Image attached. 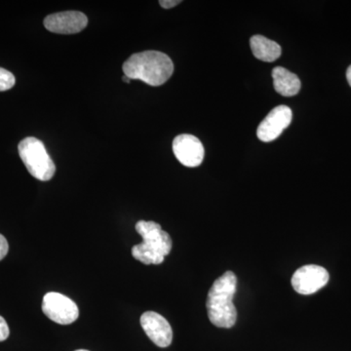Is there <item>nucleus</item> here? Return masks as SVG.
Listing matches in <instances>:
<instances>
[{"label": "nucleus", "mask_w": 351, "mask_h": 351, "mask_svg": "<svg viewBox=\"0 0 351 351\" xmlns=\"http://www.w3.org/2000/svg\"><path fill=\"white\" fill-rule=\"evenodd\" d=\"M9 251V245L7 239L3 235L0 234V261L3 260L6 257Z\"/></svg>", "instance_id": "2eb2a0df"}, {"label": "nucleus", "mask_w": 351, "mask_h": 351, "mask_svg": "<svg viewBox=\"0 0 351 351\" xmlns=\"http://www.w3.org/2000/svg\"><path fill=\"white\" fill-rule=\"evenodd\" d=\"M86 15L78 11H66L52 14L44 20V27L51 32L60 34H78L87 27Z\"/></svg>", "instance_id": "1a4fd4ad"}, {"label": "nucleus", "mask_w": 351, "mask_h": 351, "mask_svg": "<svg viewBox=\"0 0 351 351\" xmlns=\"http://www.w3.org/2000/svg\"><path fill=\"white\" fill-rule=\"evenodd\" d=\"M136 230L143 237V242L132 248V256L144 265L162 263L172 250L170 235L156 221H138Z\"/></svg>", "instance_id": "7ed1b4c3"}, {"label": "nucleus", "mask_w": 351, "mask_h": 351, "mask_svg": "<svg viewBox=\"0 0 351 351\" xmlns=\"http://www.w3.org/2000/svg\"><path fill=\"white\" fill-rule=\"evenodd\" d=\"M15 76L5 69L0 68V92L7 91L15 85Z\"/></svg>", "instance_id": "ddd939ff"}, {"label": "nucleus", "mask_w": 351, "mask_h": 351, "mask_svg": "<svg viewBox=\"0 0 351 351\" xmlns=\"http://www.w3.org/2000/svg\"><path fill=\"white\" fill-rule=\"evenodd\" d=\"M292 110L287 106H278L267 114L257 129V136L265 143L276 140L292 121Z\"/></svg>", "instance_id": "0eeeda50"}, {"label": "nucleus", "mask_w": 351, "mask_h": 351, "mask_svg": "<svg viewBox=\"0 0 351 351\" xmlns=\"http://www.w3.org/2000/svg\"><path fill=\"white\" fill-rule=\"evenodd\" d=\"M10 330H9L8 324L2 316H0V341H5L8 339Z\"/></svg>", "instance_id": "4468645a"}, {"label": "nucleus", "mask_w": 351, "mask_h": 351, "mask_svg": "<svg viewBox=\"0 0 351 351\" xmlns=\"http://www.w3.org/2000/svg\"><path fill=\"white\" fill-rule=\"evenodd\" d=\"M43 311L50 320L61 325L71 324L80 316L77 304L66 295L57 292H49L44 295Z\"/></svg>", "instance_id": "39448f33"}, {"label": "nucleus", "mask_w": 351, "mask_h": 351, "mask_svg": "<svg viewBox=\"0 0 351 351\" xmlns=\"http://www.w3.org/2000/svg\"><path fill=\"white\" fill-rule=\"evenodd\" d=\"M272 78L276 92L284 97H293L301 90V80L297 75L282 66H276L272 71Z\"/></svg>", "instance_id": "9b49d317"}, {"label": "nucleus", "mask_w": 351, "mask_h": 351, "mask_svg": "<svg viewBox=\"0 0 351 351\" xmlns=\"http://www.w3.org/2000/svg\"><path fill=\"white\" fill-rule=\"evenodd\" d=\"M75 351H89V350H75Z\"/></svg>", "instance_id": "6ab92c4d"}, {"label": "nucleus", "mask_w": 351, "mask_h": 351, "mask_svg": "<svg viewBox=\"0 0 351 351\" xmlns=\"http://www.w3.org/2000/svg\"><path fill=\"white\" fill-rule=\"evenodd\" d=\"M18 149L23 163L32 177L43 182L52 179L56 172V166L40 140L34 137L25 138L20 142Z\"/></svg>", "instance_id": "20e7f679"}, {"label": "nucleus", "mask_w": 351, "mask_h": 351, "mask_svg": "<svg viewBox=\"0 0 351 351\" xmlns=\"http://www.w3.org/2000/svg\"><path fill=\"white\" fill-rule=\"evenodd\" d=\"M237 278L232 271H226L213 283L208 293L206 307L212 324L219 328H232L237 319L233 298L237 293Z\"/></svg>", "instance_id": "f257e3e1"}, {"label": "nucleus", "mask_w": 351, "mask_h": 351, "mask_svg": "<svg viewBox=\"0 0 351 351\" xmlns=\"http://www.w3.org/2000/svg\"><path fill=\"white\" fill-rule=\"evenodd\" d=\"M173 152L176 158L186 167H197L204 159L202 143L199 138L189 134H182L175 138Z\"/></svg>", "instance_id": "6e6552de"}, {"label": "nucleus", "mask_w": 351, "mask_h": 351, "mask_svg": "<svg viewBox=\"0 0 351 351\" xmlns=\"http://www.w3.org/2000/svg\"><path fill=\"white\" fill-rule=\"evenodd\" d=\"M250 45L254 56L261 61L270 63L276 61L282 54V50L278 43L260 34L252 36Z\"/></svg>", "instance_id": "f8f14e48"}, {"label": "nucleus", "mask_w": 351, "mask_h": 351, "mask_svg": "<svg viewBox=\"0 0 351 351\" xmlns=\"http://www.w3.org/2000/svg\"><path fill=\"white\" fill-rule=\"evenodd\" d=\"M122 69L124 75L131 80H142L151 86H160L172 76L174 64L167 55L151 50L132 55Z\"/></svg>", "instance_id": "f03ea898"}, {"label": "nucleus", "mask_w": 351, "mask_h": 351, "mask_svg": "<svg viewBox=\"0 0 351 351\" xmlns=\"http://www.w3.org/2000/svg\"><path fill=\"white\" fill-rule=\"evenodd\" d=\"M330 276L324 267L316 265H307L295 270L292 277L293 288L301 295H313L325 287L329 282Z\"/></svg>", "instance_id": "423d86ee"}, {"label": "nucleus", "mask_w": 351, "mask_h": 351, "mask_svg": "<svg viewBox=\"0 0 351 351\" xmlns=\"http://www.w3.org/2000/svg\"><path fill=\"white\" fill-rule=\"evenodd\" d=\"M346 80H348V84L350 85L351 87V66L348 69V71H346Z\"/></svg>", "instance_id": "f3484780"}, {"label": "nucleus", "mask_w": 351, "mask_h": 351, "mask_svg": "<svg viewBox=\"0 0 351 351\" xmlns=\"http://www.w3.org/2000/svg\"><path fill=\"white\" fill-rule=\"evenodd\" d=\"M141 325L154 345L159 348H167L172 343V327L160 314L147 311L141 317Z\"/></svg>", "instance_id": "9d476101"}, {"label": "nucleus", "mask_w": 351, "mask_h": 351, "mask_svg": "<svg viewBox=\"0 0 351 351\" xmlns=\"http://www.w3.org/2000/svg\"><path fill=\"white\" fill-rule=\"evenodd\" d=\"M122 80H123V82H126V83H130V82H131L130 78L127 77L126 75H124L123 77H122Z\"/></svg>", "instance_id": "a211bd4d"}, {"label": "nucleus", "mask_w": 351, "mask_h": 351, "mask_svg": "<svg viewBox=\"0 0 351 351\" xmlns=\"http://www.w3.org/2000/svg\"><path fill=\"white\" fill-rule=\"evenodd\" d=\"M181 2V0H161V1H159V3H160L161 7H163V8L170 9L177 6Z\"/></svg>", "instance_id": "dca6fc26"}]
</instances>
